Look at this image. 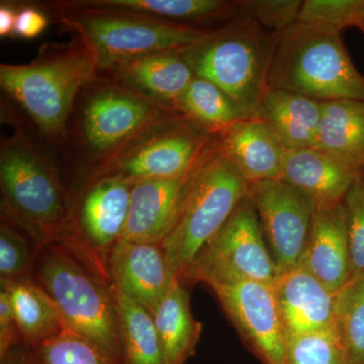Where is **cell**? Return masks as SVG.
<instances>
[{"label": "cell", "mask_w": 364, "mask_h": 364, "mask_svg": "<svg viewBox=\"0 0 364 364\" xmlns=\"http://www.w3.org/2000/svg\"><path fill=\"white\" fill-rule=\"evenodd\" d=\"M0 359H1L0 364H36L33 363L32 355L23 351L20 345L7 351Z\"/></svg>", "instance_id": "74e56055"}, {"label": "cell", "mask_w": 364, "mask_h": 364, "mask_svg": "<svg viewBox=\"0 0 364 364\" xmlns=\"http://www.w3.org/2000/svg\"><path fill=\"white\" fill-rule=\"evenodd\" d=\"M263 364H284L287 338L272 284L243 282L210 287Z\"/></svg>", "instance_id": "30bf717a"}, {"label": "cell", "mask_w": 364, "mask_h": 364, "mask_svg": "<svg viewBox=\"0 0 364 364\" xmlns=\"http://www.w3.org/2000/svg\"><path fill=\"white\" fill-rule=\"evenodd\" d=\"M272 287L287 339L334 328L337 293L305 268L279 273Z\"/></svg>", "instance_id": "4fadbf2b"}, {"label": "cell", "mask_w": 364, "mask_h": 364, "mask_svg": "<svg viewBox=\"0 0 364 364\" xmlns=\"http://www.w3.org/2000/svg\"><path fill=\"white\" fill-rule=\"evenodd\" d=\"M97 69L87 50L61 53L28 65L0 66V85L46 133L66 128L76 95Z\"/></svg>", "instance_id": "8992f818"}, {"label": "cell", "mask_w": 364, "mask_h": 364, "mask_svg": "<svg viewBox=\"0 0 364 364\" xmlns=\"http://www.w3.org/2000/svg\"><path fill=\"white\" fill-rule=\"evenodd\" d=\"M79 244L44 241L33 272L54 299L64 323L95 345L114 364H122L116 293Z\"/></svg>", "instance_id": "6da1fadb"}, {"label": "cell", "mask_w": 364, "mask_h": 364, "mask_svg": "<svg viewBox=\"0 0 364 364\" xmlns=\"http://www.w3.org/2000/svg\"><path fill=\"white\" fill-rule=\"evenodd\" d=\"M0 182L11 215L33 234L53 232L68 218L65 191L45 160L23 139L2 148Z\"/></svg>", "instance_id": "ba28073f"}, {"label": "cell", "mask_w": 364, "mask_h": 364, "mask_svg": "<svg viewBox=\"0 0 364 364\" xmlns=\"http://www.w3.org/2000/svg\"><path fill=\"white\" fill-rule=\"evenodd\" d=\"M48 20L45 14L38 9L26 7L16 14L14 33L26 39L38 37L47 26Z\"/></svg>", "instance_id": "d590c367"}, {"label": "cell", "mask_w": 364, "mask_h": 364, "mask_svg": "<svg viewBox=\"0 0 364 364\" xmlns=\"http://www.w3.org/2000/svg\"><path fill=\"white\" fill-rule=\"evenodd\" d=\"M250 21L210 33L182 55L196 77L221 88L251 119L268 90L273 43Z\"/></svg>", "instance_id": "277c9868"}, {"label": "cell", "mask_w": 364, "mask_h": 364, "mask_svg": "<svg viewBox=\"0 0 364 364\" xmlns=\"http://www.w3.org/2000/svg\"><path fill=\"white\" fill-rule=\"evenodd\" d=\"M284 364H348L334 328L287 339Z\"/></svg>", "instance_id": "f546056e"}, {"label": "cell", "mask_w": 364, "mask_h": 364, "mask_svg": "<svg viewBox=\"0 0 364 364\" xmlns=\"http://www.w3.org/2000/svg\"><path fill=\"white\" fill-rule=\"evenodd\" d=\"M78 6L173 23L212 18L224 13L228 4L220 0H90L78 2Z\"/></svg>", "instance_id": "484cf974"}, {"label": "cell", "mask_w": 364, "mask_h": 364, "mask_svg": "<svg viewBox=\"0 0 364 364\" xmlns=\"http://www.w3.org/2000/svg\"><path fill=\"white\" fill-rule=\"evenodd\" d=\"M133 182L121 176L102 177L86 191L80 225L95 249L109 252L121 238L130 208Z\"/></svg>", "instance_id": "d6986e66"}, {"label": "cell", "mask_w": 364, "mask_h": 364, "mask_svg": "<svg viewBox=\"0 0 364 364\" xmlns=\"http://www.w3.org/2000/svg\"><path fill=\"white\" fill-rule=\"evenodd\" d=\"M18 326L21 342L26 346L44 341L64 327L58 306L47 291L32 279L1 280Z\"/></svg>", "instance_id": "cb8c5ba5"}, {"label": "cell", "mask_w": 364, "mask_h": 364, "mask_svg": "<svg viewBox=\"0 0 364 364\" xmlns=\"http://www.w3.org/2000/svg\"><path fill=\"white\" fill-rule=\"evenodd\" d=\"M299 265L334 293L350 279V249L343 202L315 207L310 236Z\"/></svg>", "instance_id": "5bb4252c"}, {"label": "cell", "mask_w": 364, "mask_h": 364, "mask_svg": "<svg viewBox=\"0 0 364 364\" xmlns=\"http://www.w3.org/2000/svg\"><path fill=\"white\" fill-rule=\"evenodd\" d=\"M16 14L13 9L2 4L0 7V35L7 37L14 32L16 28Z\"/></svg>", "instance_id": "8d00e7d4"}, {"label": "cell", "mask_w": 364, "mask_h": 364, "mask_svg": "<svg viewBox=\"0 0 364 364\" xmlns=\"http://www.w3.org/2000/svg\"><path fill=\"white\" fill-rule=\"evenodd\" d=\"M361 174L318 148L287 150L280 179L305 193L315 207L343 202Z\"/></svg>", "instance_id": "e0dca14e"}, {"label": "cell", "mask_w": 364, "mask_h": 364, "mask_svg": "<svg viewBox=\"0 0 364 364\" xmlns=\"http://www.w3.org/2000/svg\"><path fill=\"white\" fill-rule=\"evenodd\" d=\"M299 23L329 26L341 31L364 26V0H306L299 11Z\"/></svg>", "instance_id": "4dcf8cb0"}, {"label": "cell", "mask_w": 364, "mask_h": 364, "mask_svg": "<svg viewBox=\"0 0 364 364\" xmlns=\"http://www.w3.org/2000/svg\"><path fill=\"white\" fill-rule=\"evenodd\" d=\"M361 30H363V32L364 33V26H363V28H361Z\"/></svg>", "instance_id": "f35d334b"}, {"label": "cell", "mask_w": 364, "mask_h": 364, "mask_svg": "<svg viewBox=\"0 0 364 364\" xmlns=\"http://www.w3.org/2000/svg\"><path fill=\"white\" fill-rule=\"evenodd\" d=\"M277 272L257 213L246 196L200 251L183 280L208 286L243 282L272 284Z\"/></svg>", "instance_id": "52a82bcc"}, {"label": "cell", "mask_w": 364, "mask_h": 364, "mask_svg": "<svg viewBox=\"0 0 364 364\" xmlns=\"http://www.w3.org/2000/svg\"><path fill=\"white\" fill-rule=\"evenodd\" d=\"M107 272L117 293L145 306L151 314L174 279L160 245L119 240L109 252Z\"/></svg>", "instance_id": "8fae6325"}, {"label": "cell", "mask_w": 364, "mask_h": 364, "mask_svg": "<svg viewBox=\"0 0 364 364\" xmlns=\"http://www.w3.org/2000/svg\"><path fill=\"white\" fill-rule=\"evenodd\" d=\"M221 148L248 184L282 177L286 147L255 117L225 131Z\"/></svg>", "instance_id": "ac0fdd59"}, {"label": "cell", "mask_w": 364, "mask_h": 364, "mask_svg": "<svg viewBox=\"0 0 364 364\" xmlns=\"http://www.w3.org/2000/svg\"><path fill=\"white\" fill-rule=\"evenodd\" d=\"M322 102L313 98L268 90L261 100L255 119L277 136L287 150L316 148Z\"/></svg>", "instance_id": "ffe728a7"}, {"label": "cell", "mask_w": 364, "mask_h": 364, "mask_svg": "<svg viewBox=\"0 0 364 364\" xmlns=\"http://www.w3.org/2000/svg\"><path fill=\"white\" fill-rule=\"evenodd\" d=\"M340 32L298 21L279 33L273 43L268 90L321 102L364 100V77L352 63Z\"/></svg>", "instance_id": "7a4b0ae2"}, {"label": "cell", "mask_w": 364, "mask_h": 364, "mask_svg": "<svg viewBox=\"0 0 364 364\" xmlns=\"http://www.w3.org/2000/svg\"><path fill=\"white\" fill-rule=\"evenodd\" d=\"M334 330L348 364H364V272L337 291Z\"/></svg>", "instance_id": "4316f807"}, {"label": "cell", "mask_w": 364, "mask_h": 364, "mask_svg": "<svg viewBox=\"0 0 364 364\" xmlns=\"http://www.w3.org/2000/svg\"><path fill=\"white\" fill-rule=\"evenodd\" d=\"M182 284L174 280L152 315L166 364L188 363L202 334V324L191 313L188 293Z\"/></svg>", "instance_id": "603a6c76"}, {"label": "cell", "mask_w": 364, "mask_h": 364, "mask_svg": "<svg viewBox=\"0 0 364 364\" xmlns=\"http://www.w3.org/2000/svg\"><path fill=\"white\" fill-rule=\"evenodd\" d=\"M196 166L178 178L135 182L128 219L119 240L160 245L176 224Z\"/></svg>", "instance_id": "7c38bea8"}, {"label": "cell", "mask_w": 364, "mask_h": 364, "mask_svg": "<svg viewBox=\"0 0 364 364\" xmlns=\"http://www.w3.org/2000/svg\"><path fill=\"white\" fill-rule=\"evenodd\" d=\"M156 117V109L142 97L126 91H100L86 105L85 138L100 152L114 149Z\"/></svg>", "instance_id": "2e32d148"}, {"label": "cell", "mask_w": 364, "mask_h": 364, "mask_svg": "<svg viewBox=\"0 0 364 364\" xmlns=\"http://www.w3.org/2000/svg\"><path fill=\"white\" fill-rule=\"evenodd\" d=\"M21 342L9 296L0 291V358Z\"/></svg>", "instance_id": "e575fe53"}, {"label": "cell", "mask_w": 364, "mask_h": 364, "mask_svg": "<svg viewBox=\"0 0 364 364\" xmlns=\"http://www.w3.org/2000/svg\"><path fill=\"white\" fill-rule=\"evenodd\" d=\"M248 188L222 148L200 159L176 224L160 244L174 279L182 282L200 251L247 196Z\"/></svg>", "instance_id": "3957f363"}, {"label": "cell", "mask_w": 364, "mask_h": 364, "mask_svg": "<svg viewBox=\"0 0 364 364\" xmlns=\"http://www.w3.org/2000/svg\"><path fill=\"white\" fill-rule=\"evenodd\" d=\"M316 148L363 173L364 170V100L322 102Z\"/></svg>", "instance_id": "7402d4cb"}, {"label": "cell", "mask_w": 364, "mask_h": 364, "mask_svg": "<svg viewBox=\"0 0 364 364\" xmlns=\"http://www.w3.org/2000/svg\"><path fill=\"white\" fill-rule=\"evenodd\" d=\"M119 80L144 97L181 105L195 74L182 52L142 57L114 69Z\"/></svg>", "instance_id": "44dd1931"}, {"label": "cell", "mask_w": 364, "mask_h": 364, "mask_svg": "<svg viewBox=\"0 0 364 364\" xmlns=\"http://www.w3.org/2000/svg\"><path fill=\"white\" fill-rule=\"evenodd\" d=\"M97 68L116 69L133 60L183 52L210 33L135 14L85 9L70 18Z\"/></svg>", "instance_id": "5b68a950"}, {"label": "cell", "mask_w": 364, "mask_h": 364, "mask_svg": "<svg viewBox=\"0 0 364 364\" xmlns=\"http://www.w3.org/2000/svg\"><path fill=\"white\" fill-rule=\"evenodd\" d=\"M347 218L352 275L364 272V182L356 179L343 200Z\"/></svg>", "instance_id": "d6a6232c"}, {"label": "cell", "mask_w": 364, "mask_h": 364, "mask_svg": "<svg viewBox=\"0 0 364 364\" xmlns=\"http://www.w3.org/2000/svg\"><path fill=\"white\" fill-rule=\"evenodd\" d=\"M114 293L122 364H166L152 314L124 294Z\"/></svg>", "instance_id": "d4e9b609"}, {"label": "cell", "mask_w": 364, "mask_h": 364, "mask_svg": "<svg viewBox=\"0 0 364 364\" xmlns=\"http://www.w3.org/2000/svg\"><path fill=\"white\" fill-rule=\"evenodd\" d=\"M363 182H364V181H363Z\"/></svg>", "instance_id": "ab89813d"}, {"label": "cell", "mask_w": 364, "mask_h": 364, "mask_svg": "<svg viewBox=\"0 0 364 364\" xmlns=\"http://www.w3.org/2000/svg\"><path fill=\"white\" fill-rule=\"evenodd\" d=\"M301 4L299 0H253L242 2V6L251 20L280 33L298 23Z\"/></svg>", "instance_id": "836d02e7"}, {"label": "cell", "mask_w": 364, "mask_h": 364, "mask_svg": "<svg viewBox=\"0 0 364 364\" xmlns=\"http://www.w3.org/2000/svg\"><path fill=\"white\" fill-rule=\"evenodd\" d=\"M31 348L36 364H114L90 340L66 324Z\"/></svg>", "instance_id": "f1b7e54d"}, {"label": "cell", "mask_w": 364, "mask_h": 364, "mask_svg": "<svg viewBox=\"0 0 364 364\" xmlns=\"http://www.w3.org/2000/svg\"><path fill=\"white\" fill-rule=\"evenodd\" d=\"M179 105L200 123L224 131L239 122L250 119L221 88L196 76Z\"/></svg>", "instance_id": "83f0119b"}, {"label": "cell", "mask_w": 364, "mask_h": 364, "mask_svg": "<svg viewBox=\"0 0 364 364\" xmlns=\"http://www.w3.org/2000/svg\"><path fill=\"white\" fill-rule=\"evenodd\" d=\"M35 255L25 237L2 221L0 226V275L1 280L31 279Z\"/></svg>", "instance_id": "1f68e13d"}, {"label": "cell", "mask_w": 364, "mask_h": 364, "mask_svg": "<svg viewBox=\"0 0 364 364\" xmlns=\"http://www.w3.org/2000/svg\"><path fill=\"white\" fill-rule=\"evenodd\" d=\"M200 139L186 129H176L154 136L123 155L112 174L129 181L153 178H178L186 176L200 161Z\"/></svg>", "instance_id": "9a60e30c"}, {"label": "cell", "mask_w": 364, "mask_h": 364, "mask_svg": "<svg viewBox=\"0 0 364 364\" xmlns=\"http://www.w3.org/2000/svg\"><path fill=\"white\" fill-rule=\"evenodd\" d=\"M247 196L277 272L298 267L310 236L315 203L282 179L249 184Z\"/></svg>", "instance_id": "9c48e42d"}]
</instances>
